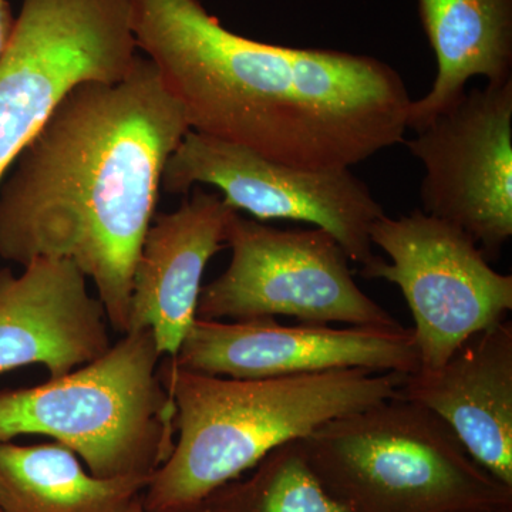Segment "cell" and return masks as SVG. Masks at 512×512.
I'll list each match as a JSON object with an SVG mask.
<instances>
[{
    "mask_svg": "<svg viewBox=\"0 0 512 512\" xmlns=\"http://www.w3.org/2000/svg\"><path fill=\"white\" fill-rule=\"evenodd\" d=\"M131 26L192 131L315 171L406 141L413 100L376 57L248 39L201 0H131Z\"/></svg>",
    "mask_w": 512,
    "mask_h": 512,
    "instance_id": "cell-1",
    "label": "cell"
},
{
    "mask_svg": "<svg viewBox=\"0 0 512 512\" xmlns=\"http://www.w3.org/2000/svg\"><path fill=\"white\" fill-rule=\"evenodd\" d=\"M190 131L146 56L114 83L70 90L0 187V258L73 262L126 335L134 268L165 164Z\"/></svg>",
    "mask_w": 512,
    "mask_h": 512,
    "instance_id": "cell-2",
    "label": "cell"
},
{
    "mask_svg": "<svg viewBox=\"0 0 512 512\" xmlns=\"http://www.w3.org/2000/svg\"><path fill=\"white\" fill-rule=\"evenodd\" d=\"M158 375L173 397L177 439L144 490L147 512H195L221 485L323 424L394 399L404 376L363 369L231 379L180 369Z\"/></svg>",
    "mask_w": 512,
    "mask_h": 512,
    "instance_id": "cell-3",
    "label": "cell"
},
{
    "mask_svg": "<svg viewBox=\"0 0 512 512\" xmlns=\"http://www.w3.org/2000/svg\"><path fill=\"white\" fill-rule=\"evenodd\" d=\"M323 487L349 512H474L512 507V488L478 466L430 410L394 397L303 439Z\"/></svg>",
    "mask_w": 512,
    "mask_h": 512,
    "instance_id": "cell-4",
    "label": "cell"
},
{
    "mask_svg": "<svg viewBox=\"0 0 512 512\" xmlns=\"http://www.w3.org/2000/svg\"><path fill=\"white\" fill-rule=\"evenodd\" d=\"M150 329L123 335L89 365L22 389L0 390V440L47 436L99 478H150L175 446V406L158 375Z\"/></svg>",
    "mask_w": 512,
    "mask_h": 512,
    "instance_id": "cell-5",
    "label": "cell"
},
{
    "mask_svg": "<svg viewBox=\"0 0 512 512\" xmlns=\"http://www.w3.org/2000/svg\"><path fill=\"white\" fill-rule=\"evenodd\" d=\"M225 244L231 261L217 279L202 286L198 319L291 316L319 325L402 326L359 288L345 249L323 229H279L235 211Z\"/></svg>",
    "mask_w": 512,
    "mask_h": 512,
    "instance_id": "cell-6",
    "label": "cell"
},
{
    "mask_svg": "<svg viewBox=\"0 0 512 512\" xmlns=\"http://www.w3.org/2000/svg\"><path fill=\"white\" fill-rule=\"evenodd\" d=\"M137 56L131 0H23L0 62V181L70 90L119 82Z\"/></svg>",
    "mask_w": 512,
    "mask_h": 512,
    "instance_id": "cell-7",
    "label": "cell"
},
{
    "mask_svg": "<svg viewBox=\"0 0 512 512\" xmlns=\"http://www.w3.org/2000/svg\"><path fill=\"white\" fill-rule=\"evenodd\" d=\"M382 258L360 275L392 282L414 320L420 370L443 366L468 338L512 311V276L500 274L463 229L414 210L383 215L369 231Z\"/></svg>",
    "mask_w": 512,
    "mask_h": 512,
    "instance_id": "cell-8",
    "label": "cell"
},
{
    "mask_svg": "<svg viewBox=\"0 0 512 512\" xmlns=\"http://www.w3.org/2000/svg\"><path fill=\"white\" fill-rule=\"evenodd\" d=\"M198 184L217 188L229 207L256 221L306 222L329 232L362 269L380 259L369 231L386 212L350 170H302L190 130L165 164L161 191L188 194Z\"/></svg>",
    "mask_w": 512,
    "mask_h": 512,
    "instance_id": "cell-9",
    "label": "cell"
},
{
    "mask_svg": "<svg viewBox=\"0 0 512 512\" xmlns=\"http://www.w3.org/2000/svg\"><path fill=\"white\" fill-rule=\"evenodd\" d=\"M404 144L424 167L421 211L498 259L512 237V80L466 92Z\"/></svg>",
    "mask_w": 512,
    "mask_h": 512,
    "instance_id": "cell-10",
    "label": "cell"
},
{
    "mask_svg": "<svg viewBox=\"0 0 512 512\" xmlns=\"http://www.w3.org/2000/svg\"><path fill=\"white\" fill-rule=\"evenodd\" d=\"M170 360L188 372L231 379L348 369L407 376L420 367L412 329H339L319 323L286 326L275 318H197Z\"/></svg>",
    "mask_w": 512,
    "mask_h": 512,
    "instance_id": "cell-11",
    "label": "cell"
},
{
    "mask_svg": "<svg viewBox=\"0 0 512 512\" xmlns=\"http://www.w3.org/2000/svg\"><path fill=\"white\" fill-rule=\"evenodd\" d=\"M107 316L73 262L37 258L15 275L0 269V375L42 365L50 379L111 348Z\"/></svg>",
    "mask_w": 512,
    "mask_h": 512,
    "instance_id": "cell-12",
    "label": "cell"
},
{
    "mask_svg": "<svg viewBox=\"0 0 512 512\" xmlns=\"http://www.w3.org/2000/svg\"><path fill=\"white\" fill-rule=\"evenodd\" d=\"M232 212L220 194L198 188L177 210L154 217L134 268L126 333L150 329L160 355L177 356L197 319L205 268L227 248Z\"/></svg>",
    "mask_w": 512,
    "mask_h": 512,
    "instance_id": "cell-13",
    "label": "cell"
},
{
    "mask_svg": "<svg viewBox=\"0 0 512 512\" xmlns=\"http://www.w3.org/2000/svg\"><path fill=\"white\" fill-rule=\"evenodd\" d=\"M397 397L450 427L470 457L512 488V325L468 338L443 366L404 376Z\"/></svg>",
    "mask_w": 512,
    "mask_h": 512,
    "instance_id": "cell-14",
    "label": "cell"
},
{
    "mask_svg": "<svg viewBox=\"0 0 512 512\" xmlns=\"http://www.w3.org/2000/svg\"><path fill=\"white\" fill-rule=\"evenodd\" d=\"M419 13L437 74L430 92L410 104L407 130L416 133L457 104L473 77L512 80V0H419Z\"/></svg>",
    "mask_w": 512,
    "mask_h": 512,
    "instance_id": "cell-15",
    "label": "cell"
},
{
    "mask_svg": "<svg viewBox=\"0 0 512 512\" xmlns=\"http://www.w3.org/2000/svg\"><path fill=\"white\" fill-rule=\"evenodd\" d=\"M150 478H99L59 443L0 440L3 512H127Z\"/></svg>",
    "mask_w": 512,
    "mask_h": 512,
    "instance_id": "cell-16",
    "label": "cell"
},
{
    "mask_svg": "<svg viewBox=\"0 0 512 512\" xmlns=\"http://www.w3.org/2000/svg\"><path fill=\"white\" fill-rule=\"evenodd\" d=\"M195 512H349L309 464L302 440L275 448L251 476L221 485Z\"/></svg>",
    "mask_w": 512,
    "mask_h": 512,
    "instance_id": "cell-17",
    "label": "cell"
},
{
    "mask_svg": "<svg viewBox=\"0 0 512 512\" xmlns=\"http://www.w3.org/2000/svg\"><path fill=\"white\" fill-rule=\"evenodd\" d=\"M16 18L6 0H0V62L8 52L13 30H15Z\"/></svg>",
    "mask_w": 512,
    "mask_h": 512,
    "instance_id": "cell-18",
    "label": "cell"
},
{
    "mask_svg": "<svg viewBox=\"0 0 512 512\" xmlns=\"http://www.w3.org/2000/svg\"><path fill=\"white\" fill-rule=\"evenodd\" d=\"M141 497H143V495H141ZM141 497L138 498V500L134 501L133 505H131L130 507V510H128L127 512H147L146 510H144L143 501H141Z\"/></svg>",
    "mask_w": 512,
    "mask_h": 512,
    "instance_id": "cell-19",
    "label": "cell"
},
{
    "mask_svg": "<svg viewBox=\"0 0 512 512\" xmlns=\"http://www.w3.org/2000/svg\"><path fill=\"white\" fill-rule=\"evenodd\" d=\"M474 512H512V507L497 508V510H485V511H474Z\"/></svg>",
    "mask_w": 512,
    "mask_h": 512,
    "instance_id": "cell-20",
    "label": "cell"
},
{
    "mask_svg": "<svg viewBox=\"0 0 512 512\" xmlns=\"http://www.w3.org/2000/svg\"><path fill=\"white\" fill-rule=\"evenodd\" d=\"M0 512H3V511H2V508H0Z\"/></svg>",
    "mask_w": 512,
    "mask_h": 512,
    "instance_id": "cell-21",
    "label": "cell"
}]
</instances>
